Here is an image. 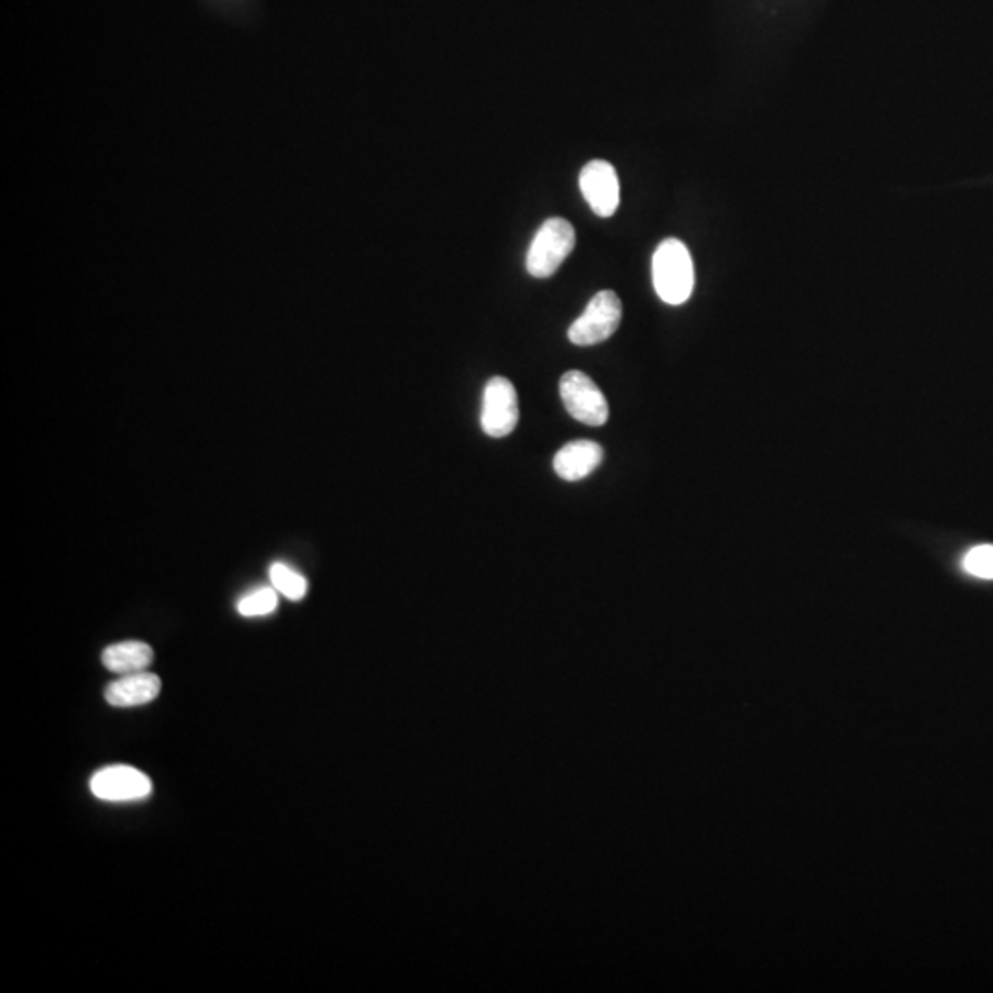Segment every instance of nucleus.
<instances>
[{
  "label": "nucleus",
  "instance_id": "obj_1",
  "mask_svg": "<svg viewBox=\"0 0 993 993\" xmlns=\"http://www.w3.org/2000/svg\"><path fill=\"white\" fill-rule=\"evenodd\" d=\"M653 286L662 302L681 306L694 291V262L685 243L670 238L657 247L651 262Z\"/></svg>",
  "mask_w": 993,
  "mask_h": 993
},
{
  "label": "nucleus",
  "instance_id": "obj_2",
  "mask_svg": "<svg viewBox=\"0 0 993 993\" xmlns=\"http://www.w3.org/2000/svg\"><path fill=\"white\" fill-rule=\"evenodd\" d=\"M576 232L567 219L550 218L539 227L528 249L527 269L533 278H549L573 253Z\"/></svg>",
  "mask_w": 993,
  "mask_h": 993
},
{
  "label": "nucleus",
  "instance_id": "obj_3",
  "mask_svg": "<svg viewBox=\"0 0 993 993\" xmlns=\"http://www.w3.org/2000/svg\"><path fill=\"white\" fill-rule=\"evenodd\" d=\"M622 320V302L617 293H596L589 306L569 328V341L576 346H593L615 335Z\"/></svg>",
  "mask_w": 993,
  "mask_h": 993
},
{
  "label": "nucleus",
  "instance_id": "obj_4",
  "mask_svg": "<svg viewBox=\"0 0 993 993\" xmlns=\"http://www.w3.org/2000/svg\"><path fill=\"white\" fill-rule=\"evenodd\" d=\"M560 394L563 405L574 420L585 426L600 427L609 418V405L604 398L600 388L587 374L580 371H571L563 374L560 382Z\"/></svg>",
  "mask_w": 993,
  "mask_h": 993
},
{
  "label": "nucleus",
  "instance_id": "obj_5",
  "mask_svg": "<svg viewBox=\"0 0 993 993\" xmlns=\"http://www.w3.org/2000/svg\"><path fill=\"white\" fill-rule=\"evenodd\" d=\"M90 792L106 803H135L152 795L153 784L146 773L131 765H109L92 775Z\"/></svg>",
  "mask_w": 993,
  "mask_h": 993
},
{
  "label": "nucleus",
  "instance_id": "obj_6",
  "mask_svg": "<svg viewBox=\"0 0 993 993\" xmlns=\"http://www.w3.org/2000/svg\"><path fill=\"white\" fill-rule=\"evenodd\" d=\"M519 421V401L516 387L506 377H492L484 388L483 431L492 438H503L516 429Z\"/></svg>",
  "mask_w": 993,
  "mask_h": 993
},
{
  "label": "nucleus",
  "instance_id": "obj_7",
  "mask_svg": "<svg viewBox=\"0 0 993 993\" xmlns=\"http://www.w3.org/2000/svg\"><path fill=\"white\" fill-rule=\"evenodd\" d=\"M580 190L591 210L600 218H611L620 202L617 169L606 161H591L580 174Z\"/></svg>",
  "mask_w": 993,
  "mask_h": 993
},
{
  "label": "nucleus",
  "instance_id": "obj_8",
  "mask_svg": "<svg viewBox=\"0 0 993 993\" xmlns=\"http://www.w3.org/2000/svg\"><path fill=\"white\" fill-rule=\"evenodd\" d=\"M163 683L161 677L150 672L122 675L106 688V702L111 707H141L157 699Z\"/></svg>",
  "mask_w": 993,
  "mask_h": 993
},
{
  "label": "nucleus",
  "instance_id": "obj_9",
  "mask_svg": "<svg viewBox=\"0 0 993 993\" xmlns=\"http://www.w3.org/2000/svg\"><path fill=\"white\" fill-rule=\"evenodd\" d=\"M604 451L591 440H576L558 451L554 456V472L569 483L589 477L600 466Z\"/></svg>",
  "mask_w": 993,
  "mask_h": 993
},
{
  "label": "nucleus",
  "instance_id": "obj_10",
  "mask_svg": "<svg viewBox=\"0 0 993 993\" xmlns=\"http://www.w3.org/2000/svg\"><path fill=\"white\" fill-rule=\"evenodd\" d=\"M153 657L152 646L141 640H128L106 648L101 662L113 674L130 675L146 672L152 666Z\"/></svg>",
  "mask_w": 993,
  "mask_h": 993
},
{
  "label": "nucleus",
  "instance_id": "obj_11",
  "mask_svg": "<svg viewBox=\"0 0 993 993\" xmlns=\"http://www.w3.org/2000/svg\"><path fill=\"white\" fill-rule=\"evenodd\" d=\"M271 584L280 595L286 596L289 600H302L308 593V580L302 574L293 571L284 563H273L269 569Z\"/></svg>",
  "mask_w": 993,
  "mask_h": 993
},
{
  "label": "nucleus",
  "instance_id": "obj_12",
  "mask_svg": "<svg viewBox=\"0 0 993 993\" xmlns=\"http://www.w3.org/2000/svg\"><path fill=\"white\" fill-rule=\"evenodd\" d=\"M276 607H278V591L275 587H262V589L253 591L238 602V613L247 618L265 617V615L275 613Z\"/></svg>",
  "mask_w": 993,
  "mask_h": 993
},
{
  "label": "nucleus",
  "instance_id": "obj_13",
  "mask_svg": "<svg viewBox=\"0 0 993 993\" xmlns=\"http://www.w3.org/2000/svg\"><path fill=\"white\" fill-rule=\"evenodd\" d=\"M966 573L981 580H993V544H979L968 552L962 562Z\"/></svg>",
  "mask_w": 993,
  "mask_h": 993
}]
</instances>
